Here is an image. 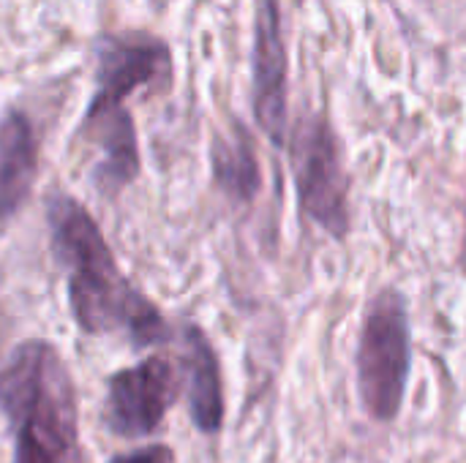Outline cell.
Segmentation results:
<instances>
[{
    "mask_svg": "<svg viewBox=\"0 0 466 463\" xmlns=\"http://www.w3.org/2000/svg\"><path fill=\"white\" fill-rule=\"evenodd\" d=\"M186 390L191 423L208 437L218 434L224 426L221 368L210 338L197 325L186 327Z\"/></svg>",
    "mask_w": 466,
    "mask_h": 463,
    "instance_id": "30bf717a",
    "label": "cell"
},
{
    "mask_svg": "<svg viewBox=\"0 0 466 463\" xmlns=\"http://www.w3.org/2000/svg\"><path fill=\"white\" fill-rule=\"evenodd\" d=\"M358 396L374 423H396L412 368V327L399 289H380L363 317L358 338Z\"/></svg>",
    "mask_w": 466,
    "mask_h": 463,
    "instance_id": "3957f363",
    "label": "cell"
},
{
    "mask_svg": "<svg viewBox=\"0 0 466 463\" xmlns=\"http://www.w3.org/2000/svg\"><path fill=\"white\" fill-rule=\"evenodd\" d=\"M213 175L224 194L238 202H251L259 194L262 175L254 156V145L248 142L246 131L240 128L235 139L218 136L213 145Z\"/></svg>",
    "mask_w": 466,
    "mask_h": 463,
    "instance_id": "8fae6325",
    "label": "cell"
},
{
    "mask_svg": "<svg viewBox=\"0 0 466 463\" xmlns=\"http://www.w3.org/2000/svg\"><path fill=\"white\" fill-rule=\"evenodd\" d=\"M85 139L101 153L93 166V183L101 194L115 196L139 175V145L134 117L120 101L90 98L82 120Z\"/></svg>",
    "mask_w": 466,
    "mask_h": 463,
    "instance_id": "ba28073f",
    "label": "cell"
},
{
    "mask_svg": "<svg viewBox=\"0 0 466 463\" xmlns=\"http://www.w3.org/2000/svg\"><path fill=\"white\" fill-rule=\"evenodd\" d=\"M0 409L14 434V463H79L76 393L49 341H22L0 368Z\"/></svg>",
    "mask_w": 466,
    "mask_h": 463,
    "instance_id": "7a4b0ae2",
    "label": "cell"
},
{
    "mask_svg": "<svg viewBox=\"0 0 466 463\" xmlns=\"http://www.w3.org/2000/svg\"><path fill=\"white\" fill-rule=\"evenodd\" d=\"M52 251L66 273L68 308L87 336H126L134 347L169 341L158 308L123 276L93 216L66 194L46 205Z\"/></svg>",
    "mask_w": 466,
    "mask_h": 463,
    "instance_id": "6da1fadb",
    "label": "cell"
},
{
    "mask_svg": "<svg viewBox=\"0 0 466 463\" xmlns=\"http://www.w3.org/2000/svg\"><path fill=\"white\" fill-rule=\"evenodd\" d=\"M38 172V139L25 112L8 109L0 120V224L30 196Z\"/></svg>",
    "mask_w": 466,
    "mask_h": 463,
    "instance_id": "9c48e42d",
    "label": "cell"
},
{
    "mask_svg": "<svg viewBox=\"0 0 466 463\" xmlns=\"http://www.w3.org/2000/svg\"><path fill=\"white\" fill-rule=\"evenodd\" d=\"M109 463H175V453L167 445H147V448L131 450L126 456H117Z\"/></svg>",
    "mask_w": 466,
    "mask_h": 463,
    "instance_id": "7c38bea8",
    "label": "cell"
},
{
    "mask_svg": "<svg viewBox=\"0 0 466 463\" xmlns=\"http://www.w3.org/2000/svg\"><path fill=\"white\" fill-rule=\"evenodd\" d=\"M289 161L298 205L328 237H350V177L333 126L322 115H309L295 126Z\"/></svg>",
    "mask_w": 466,
    "mask_h": 463,
    "instance_id": "277c9868",
    "label": "cell"
},
{
    "mask_svg": "<svg viewBox=\"0 0 466 463\" xmlns=\"http://www.w3.org/2000/svg\"><path fill=\"white\" fill-rule=\"evenodd\" d=\"M180 390V377L167 355H150L117 371L106 388V426L126 439L150 437Z\"/></svg>",
    "mask_w": 466,
    "mask_h": 463,
    "instance_id": "5b68a950",
    "label": "cell"
},
{
    "mask_svg": "<svg viewBox=\"0 0 466 463\" xmlns=\"http://www.w3.org/2000/svg\"><path fill=\"white\" fill-rule=\"evenodd\" d=\"M254 115L265 136L284 147L287 139V46L279 0L257 3L254 25Z\"/></svg>",
    "mask_w": 466,
    "mask_h": 463,
    "instance_id": "8992f818",
    "label": "cell"
},
{
    "mask_svg": "<svg viewBox=\"0 0 466 463\" xmlns=\"http://www.w3.org/2000/svg\"><path fill=\"white\" fill-rule=\"evenodd\" d=\"M158 79L164 85L172 79V55L164 41L142 33L104 38L98 52L93 98L126 104L131 93Z\"/></svg>",
    "mask_w": 466,
    "mask_h": 463,
    "instance_id": "52a82bcc",
    "label": "cell"
}]
</instances>
